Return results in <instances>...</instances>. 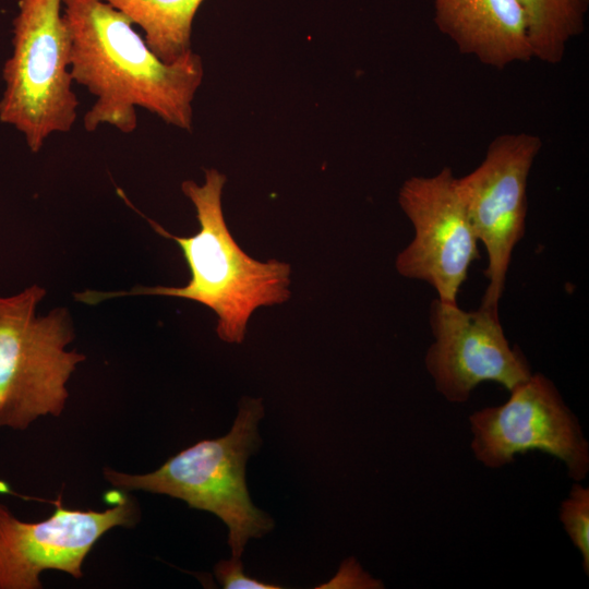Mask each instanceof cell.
I'll return each mask as SVG.
<instances>
[{"label":"cell","instance_id":"2","mask_svg":"<svg viewBox=\"0 0 589 589\" xmlns=\"http://www.w3.org/2000/svg\"><path fill=\"white\" fill-rule=\"evenodd\" d=\"M226 176L205 170L203 184L185 180L181 190L196 211L200 230L191 237H178L145 217L163 237L181 248L191 272L183 287L136 286L130 291L75 293L79 301L95 304L121 296L156 294L196 301L215 312L216 333L230 344L244 339L249 318L255 309L280 304L290 297V266L277 260L260 262L237 244L226 225L221 192Z\"/></svg>","mask_w":589,"mask_h":589},{"label":"cell","instance_id":"6","mask_svg":"<svg viewBox=\"0 0 589 589\" xmlns=\"http://www.w3.org/2000/svg\"><path fill=\"white\" fill-rule=\"evenodd\" d=\"M541 147L536 134L498 135L481 164L456 178L458 194L488 256V286L480 305L494 311H498L513 252L525 236L528 177Z\"/></svg>","mask_w":589,"mask_h":589},{"label":"cell","instance_id":"1","mask_svg":"<svg viewBox=\"0 0 589 589\" xmlns=\"http://www.w3.org/2000/svg\"><path fill=\"white\" fill-rule=\"evenodd\" d=\"M62 15L73 82L96 98L83 119L87 132L109 124L130 134L137 127L136 108L191 131L192 101L204 75L197 53L164 62L131 21L103 0H62Z\"/></svg>","mask_w":589,"mask_h":589},{"label":"cell","instance_id":"15","mask_svg":"<svg viewBox=\"0 0 589 589\" xmlns=\"http://www.w3.org/2000/svg\"><path fill=\"white\" fill-rule=\"evenodd\" d=\"M215 575L226 589H278L274 584L256 580L243 573V564L240 557H231L229 561H220L215 566Z\"/></svg>","mask_w":589,"mask_h":589},{"label":"cell","instance_id":"10","mask_svg":"<svg viewBox=\"0 0 589 589\" xmlns=\"http://www.w3.org/2000/svg\"><path fill=\"white\" fill-rule=\"evenodd\" d=\"M55 504L48 519L25 522L0 503V589L41 588L45 569L79 578L96 541L111 528L135 521V506L121 492L105 512L68 509L60 500Z\"/></svg>","mask_w":589,"mask_h":589},{"label":"cell","instance_id":"11","mask_svg":"<svg viewBox=\"0 0 589 589\" xmlns=\"http://www.w3.org/2000/svg\"><path fill=\"white\" fill-rule=\"evenodd\" d=\"M434 22L460 52L495 69L533 58L518 0H433Z\"/></svg>","mask_w":589,"mask_h":589},{"label":"cell","instance_id":"14","mask_svg":"<svg viewBox=\"0 0 589 589\" xmlns=\"http://www.w3.org/2000/svg\"><path fill=\"white\" fill-rule=\"evenodd\" d=\"M560 520L579 551L584 572L589 574V489L578 483L572 486L568 497L560 507Z\"/></svg>","mask_w":589,"mask_h":589},{"label":"cell","instance_id":"12","mask_svg":"<svg viewBox=\"0 0 589 589\" xmlns=\"http://www.w3.org/2000/svg\"><path fill=\"white\" fill-rule=\"evenodd\" d=\"M144 32L151 50L172 63L191 50L194 15L203 0H103Z\"/></svg>","mask_w":589,"mask_h":589},{"label":"cell","instance_id":"13","mask_svg":"<svg viewBox=\"0 0 589 589\" xmlns=\"http://www.w3.org/2000/svg\"><path fill=\"white\" fill-rule=\"evenodd\" d=\"M528 24L533 58L556 64L568 43L584 32L589 0H518Z\"/></svg>","mask_w":589,"mask_h":589},{"label":"cell","instance_id":"4","mask_svg":"<svg viewBox=\"0 0 589 589\" xmlns=\"http://www.w3.org/2000/svg\"><path fill=\"white\" fill-rule=\"evenodd\" d=\"M70 52L62 0H20L12 55L3 67L0 121L23 133L33 153L51 134L69 132L77 118Z\"/></svg>","mask_w":589,"mask_h":589},{"label":"cell","instance_id":"3","mask_svg":"<svg viewBox=\"0 0 589 589\" xmlns=\"http://www.w3.org/2000/svg\"><path fill=\"white\" fill-rule=\"evenodd\" d=\"M263 416L261 399L244 398L226 435L188 447L156 471L127 474L106 469L105 477L116 488L166 494L213 513L229 529L232 557H241L249 539L274 527L273 519L252 503L245 483L248 458L261 444L257 424Z\"/></svg>","mask_w":589,"mask_h":589},{"label":"cell","instance_id":"7","mask_svg":"<svg viewBox=\"0 0 589 589\" xmlns=\"http://www.w3.org/2000/svg\"><path fill=\"white\" fill-rule=\"evenodd\" d=\"M469 423L471 450L488 468L541 450L561 460L574 481L589 472V444L581 426L554 383L541 373L509 390L504 404L474 411Z\"/></svg>","mask_w":589,"mask_h":589},{"label":"cell","instance_id":"8","mask_svg":"<svg viewBox=\"0 0 589 589\" xmlns=\"http://www.w3.org/2000/svg\"><path fill=\"white\" fill-rule=\"evenodd\" d=\"M449 167L430 177L407 179L398 193L400 208L413 226L411 242L395 266L405 278L429 284L443 302L457 303L471 264L479 257L478 239Z\"/></svg>","mask_w":589,"mask_h":589},{"label":"cell","instance_id":"5","mask_svg":"<svg viewBox=\"0 0 589 589\" xmlns=\"http://www.w3.org/2000/svg\"><path fill=\"white\" fill-rule=\"evenodd\" d=\"M45 290L33 285L0 297V428L25 429L39 416H58L65 384L85 358L65 346L73 339L65 309L37 316Z\"/></svg>","mask_w":589,"mask_h":589},{"label":"cell","instance_id":"9","mask_svg":"<svg viewBox=\"0 0 589 589\" xmlns=\"http://www.w3.org/2000/svg\"><path fill=\"white\" fill-rule=\"evenodd\" d=\"M429 320L434 340L424 363L447 401L466 402L482 382H495L509 392L531 376L522 351L509 345L498 311L481 305L465 311L436 298Z\"/></svg>","mask_w":589,"mask_h":589}]
</instances>
